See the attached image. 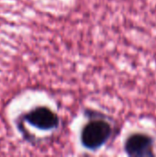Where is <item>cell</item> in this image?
Listing matches in <instances>:
<instances>
[{
  "label": "cell",
  "instance_id": "1",
  "mask_svg": "<svg viewBox=\"0 0 156 157\" xmlns=\"http://www.w3.org/2000/svg\"><path fill=\"white\" fill-rule=\"evenodd\" d=\"M111 125L103 120H92L83 128L81 142L85 148L95 151L101 148L111 137Z\"/></svg>",
  "mask_w": 156,
  "mask_h": 157
},
{
  "label": "cell",
  "instance_id": "3",
  "mask_svg": "<svg viewBox=\"0 0 156 157\" xmlns=\"http://www.w3.org/2000/svg\"><path fill=\"white\" fill-rule=\"evenodd\" d=\"M124 148L130 156H152L154 155V140L144 133H134L128 137Z\"/></svg>",
  "mask_w": 156,
  "mask_h": 157
},
{
  "label": "cell",
  "instance_id": "2",
  "mask_svg": "<svg viewBox=\"0 0 156 157\" xmlns=\"http://www.w3.org/2000/svg\"><path fill=\"white\" fill-rule=\"evenodd\" d=\"M21 121L38 130L45 132L57 129L60 124L58 115L51 109L41 106L28 111L21 117Z\"/></svg>",
  "mask_w": 156,
  "mask_h": 157
}]
</instances>
